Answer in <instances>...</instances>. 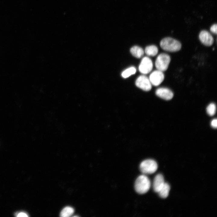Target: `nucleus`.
<instances>
[{"mask_svg":"<svg viewBox=\"0 0 217 217\" xmlns=\"http://www.w3.org/2000/svg\"><path fill=\"white\" fill-rule=\"evenodd\" d=\"M161 47L163 50L170 52H175L180 50L181 45L178 41L170 37L162 39L160 42Z\"/></svg>","mask_w":217,"mask_h":217,"instance_id":"nucleus-1","label":"nucleus"},{"mask_svg":"<svg viewBox=\"0 0 217 217\" xmlns=\"http://www.w3.org/2000/svg\"><path fill=\"white\" fill-rule=\"evenodd\" d=\"M151 183L149 178L144 174L139 176L136 179L134 185L136 191L140 194L147 192L151 187Z\"/></svg>","mask_w":217,"mask_h":217,"instance_id":"nucleus-2","label":"nucleus"},{"mask_svg":"<svg viewBox=\"0 0 217 217\" xmlns=\"http://www.w3.org/2000/svg\"><path fill=\"white\" fill-rule=\"evenodd\" d=\"M158 167L157 164L154 160L148 159L144 160L140 163V170L143 174H151L155 172Z\"/></svg>","mask_w":217,"mask_h":217,"instance_id":"nucleus-3","label":"nucleus"},{"mask_svg":"<svg viewBox=\"0 0 217 217\" xmlns=\"http://www.w3.org/2000/svg\"><path fill=\"white\" fill-rule=\"evenodd\" d=\"M171 61V58L168 54L162 53L158 55L155 61V66L157 70L162 72L166 71Z\"/></svg>","mask_w":217,"mask_h":217,"instance_id":"nucleus-4","label":"nucleus"},{"mask_svg":"<svg viewBox=\"0 0 217 217\" xmlns=\"http://www.w3.org/2000/svg\"><path fill=\"white\" fill-rule=\"evenodd\" d=\"M135 84L137 87L145 91H149L152 88L149 79L144 75H140L137 78Z\"/></svg>","mask_w":217,"mask_h":217,"instance_id":"nucleus-5","label":"nucleus"},{"mask_svg":"<svg viewBox=\"0 0 217 217\" xmlns=\"http://www.w3.org/2000/svg\"><path fill=\"white\" fill-rule=\"evenodd\" d=\"M153 68L151 60L147 57H145L142 59L139 65V70L143 74H146L151 71Z\"/></svg>","mask_w":217,"mask_h":217,"instance_id":"nucleus-6","label":"nucleus"},{"mask_svg":"<svg viewBox=\"0 0 217 217\" xmlns=\"http://www.w3.org/2000/svg\"><path fill=\"white\" fill-rule=\"evenodd\" d=\"M164 78L163 72L157 70L153 71L150 74L149 79L152 85L157 86L162 83Z\"/></svg>","mask_w":217,"mask_h":217,"instance_id":"nucleus-7","label":"nucleus"},{"mask_svg":"<svg viewBox=\"0 0 217 217\" xmlns=\"http://www.w3.org/2000/svg\"><path fill=\"white\" fill-rule=\"evenodd\" d=\"M199 39L201 42L204 45L209 46L212 45L214 39L212 35L208 31L203 30L199 35Z\"/></svg>","mask_w":217,"mask_h":217,"instance_id":"nucleus-8","label":"nucleus"},{"mask_svg":"<svg viewBox=\"0 0 217 217\" xmlns=\"http://www.w3.org/2000/svg\"><path fill=\"white\" fill-rule=\"evenodd\" d=\"M156 95L159 97L165 100L171 99L173 96V92L166 87H160L156 91Z\"/></svg>","mask_w":217,"mask_h":217,"instance_id":"nucleus-9","label":"nucleus"},{"mask_svg":"<svg viewBox=\"0 0 217 217\" xmlns=\"http://www.w3.org/2000/svg\"><path fill=\"white\" fill-rule=\"evenodd\" d=\"M165 183L163 175L160 174L156 175L154 179L153 184V188L154 191L158 193Z\"/></svg>","mask_w":217,"mask_h":217,"instance_id":"nucleus-10","label":"nucleus"},{"mask_svg":"<svg viewBox=\"0 0 217 217\" xmlns=\"http://www.w3.org/2000/svg\"><path fill=\"white\" fill-rule=\"evenodd\" d=\"M130 52L133 56L137 58L142 57L144 53L143 49L137 46L132 47L130 49Z\"/></svg>","mask_w":217,"mask_h":217,"instance_id":"nucleus-11","label":"nucleus"},{"mask_svg":"<svg viewBox=\"0 0 217 217\" xmlns=\"http://www.w3.org/2000/svg\"><path fill=\"white\" fill-rule=\"evenodd\" d=\"M170 189L169 185L167 183H165L163 186L158 192L159 196L162 198H167L169 195Z\"/></svg>","mask_w":217,"mask_h":217,"instance_id":"nucleus-12","label":"nucleus"},{"mask_svg":"<svg viewBox=\"0 0 217 217\" xmlns=\"http://www.w3.org/2000/svg\"><path fill=\"white\" fill-rule=\"evenodd\" d=\"M145 52L148 55L154 56L158 53V49L155 45H151L147 46L145 49Z\"/></svg>","mask_w":217,"mask_h":217,"instance_id":"nucleus-13","label":"nucleus"},{"mask_svg":"<svg viewBox=\"0 0 217 217\" xmlns=\"http://www.w3.org/2000/svg\"><path fill=\"white\" fill-rule=\"evenodd\" d=\"M74 212L71 207L67 206L64 208L60 213V216L62 217H68L72 215Z\"/></svg>","mask_w":217,"mask_h":217,"instance_id":"nucleus-14","label":"nucleus"},{"mask_svg":"<svg viewBox=\"0 0 217 217\" xmlns=\"http://www.w3.org/2000/svg\"><path fill=\"white\" fill-rule=\"evenodd\" d=\"M136 71V68L134 67H131L124 71L121 74V76L123 78H126L135 74Z\"/></svg>","mask_w":217,"mask_h":217,"instance_id":"nucleus-15","label":"nucleus"},{"mask_svg":"<svg viewBox=\"0 0 217 217\" xmlns=\"http://www.w3.org/2000/svg\"><path fill=\"white\" fill-rule=\"evenodd\" d=\"M216 105L214 103H210L206 108V112L207 114L211 116L214 115L216 112Z\"/></svg>","mask_w":217,"mask_h":217,"instance_id":"nucleus-16","label":"nucleus"},{"mask_svg":"<svg viewBox=\"0 0 217 217\" xmlns=\"http://www.w3.org/2000/svg\"><path fill=\"white\" fill-rule=\"evenodd\" d=\"M217 24H214L212 25L210 28V30L211 32L214 34H216L217 31Z\"/></svg>","mask_w":217,"mask_h":217,"instance_id":"nucleus-17","label":"nucleus"},{"mask_svg":"<svg viewBox=\"0 0 217 217\" xmlns=\"http://www.w3.org/2000/svg\"><path fill=\"white\" fill-rule=\"evenodd\" d=\"M211 126L215 128H216L217 127V119H214L211 121Z\"/></svg>","mask_w":217,"mask_h":217,"instance_id":"nucleus-18","label":"nucleus"},{"mask_svg":"<svg viewBox=\"0 0 217 217\" xmlns=\"http://www.w3.org/2000/svg\"><path fill=\"white\" fill-rule=\"evenodd\" d=\"M16 215V216L18 217H27L28 216L27 214L24 212H20L17 214V213Z\"/></svg>","mask_w":217,"mask_h":217,"instance_id":"nucleus-19","label":"nucleus"}]
</instances>
